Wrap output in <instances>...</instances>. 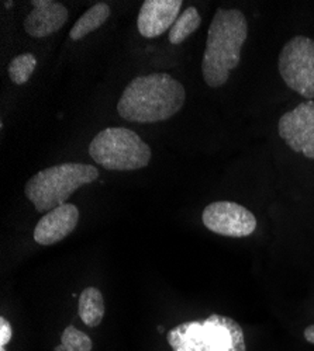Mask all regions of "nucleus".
Returning <instances> with one entry per match:
<instances>
[{"instance_id":"obj_7","label":"nucleus","mask_w":314,"mask_h":351,"mask_svg":"<svg viewBox=\"0 0 314 351\" xmlns=\"http://www.w3.org/2000/svg\"><path fill=\"white\" fill-rule=\"evenodd\" d=\"M202 221L210 232L227 238H247L256 229V217L233 201L209 204L202 214Z\"/></svg>"},{"instance_id":"obj_8","label":"nucleus","mask_w":314,"mask_h":351,"mask_svg":"<svg viewBox=\"0 0 314 351\" xmlns=\"http://www.w3.org/2000/svg\"><path fill=\"white\" fill-rule=\"evenodd\" d=\"M278 132L292 151L314 160V101L307 100L284 112L279 119Z\"/></svg>"},{"instance_id":"obj_16","label":"nucleus","mask_w":314,"mask_h":351,"mask_svg":"<svg viewBox=\"0 0 314 351\" xmlns=\"http://www.w3.org/2000/svg\"><path fill=\"white\" fill-rule=\"evenodd\" d=\"M91 337L78 330L75 326H68L61 336V344L56 346L54 351H92Z\"/></svg>"},{"instance_id":"obj_13","label":"nucleus","mask_w":314,"mask_h":351,"mask_svg":"<svg viewBox=\"0 0 314 351\" xmlns=\"http://www.w3.org/2000/svg\"><path fill=\"white\" fill-rule=\"evenodd\" d=\"M110 17V8L106 3L93 5L88 12H85L71 28L69 37L72 41H79L87 37L88 34L96 32L99 27H102L106 20Z\"/></svg>"},{"instance_id":"obj_10","label":"nucleus","mask_w":314,"mask_h":351,"mask_svg":"<svg viewBox=\"0 0 314 351\" xmlns=\"http://www.w3.org/2000/svg\"><path fill=\"white\" fill-rule=\"evenodd\" d=\"M33 10L24 20V30L33 38H45L61 28L68 21L67 8L54 0H33Z\"/></svg>"},{"instance_id":"obj_1","label":"nucleus","mask_w":314,"mask_h":351,"mask_svg":"<svg viewBox=\"0 0 314 351\" xmlns=\"http://www.w3.org/2000/svg\"><path fill=\"white\" fill-rule=\"evenodd\" d=\"M186 90L181 82L164 72L134 77L124 89L117 111L130 123L166 121L185 104Z\"/></svg>"},{"instance_id":"obj_5","label":"nucleus","mask_w":314,"mask_h":351,"mask_svg":"<svg viewBox=\"0 0 314 351\" xmlns=\"http://www.w3.org/2000/svg\"><path fill=\"white\" fill-rule=\"evenodd\" d=\"M91 158L106 170L133 171L148 166L153 152L134 131L111 127L100 131L89 145Z\"/></svg>"},{"instance_id":"obj_18","label":"nucleus","mask_w":314,"mask_h":351,"mask_svg":"<svg viewBox=\"0 0 314 351\" xmlns=\"http://www.w3.org/2000/svg\"><path fill=\"white\" fill-rule=\"evenodd\" d=\"M303 337H304V340H306L307 343H310V344L314 346V324L310 325V326H307V328H304V330H303Z\"/></svg>"},{"instance_id":"obj_19","label":"nucleus","mask_w":314,"mask_h":351,"mask_svg":"<svg viewBox=\"0 0 314 351\" xmlns=\"http://www.w3.org/2000/svg\"><path fill=\"white\" fill-rule=\"evenodd\" d=\"M12 5H13V2H6V8H12Z\"/></svg>"},{"instance_id":"obj_14","label":"nucleus","mask_w":314,"mask_h":351,"mask_svg":"<svg viewBox=\"0 0 314 351\" xmlns=\"http://www.w3.org/2000/svg\"><path fill=\"white\" fill-rule=\"evenodd\" d=\"M201 13H199V10L194 6H189L182 14H179L175 24L169 30V43L174 45L182 44L190 34H193L197 28L201 27Z\"/></svg>"},{"instance_id":"obj_9","label":"nucleus","mask_w":314,"mask_h":351,"mask_svg":"<svg viewBox=\"0 0 314 351\" xmlns=\"http://www.w3.org/2000/svg\"><path fill=\"white\" fill-rule=\"evenodd\" d=\"M182 5V0H146L137 19L139 34L144 38L162 36L175 24Z\"/></svg>"},{"instance_id":"obj_20","label":"nucleus","mask_w":314,"mask_h":351,"mask_svg":"<svg viewBox=\"0 0 314 351\" xmlns=\"http://www.w3.org/2000/svg\"><path fill=\"white\" fill-rule=\"evenodd\" d=\"M0 351H6V348L5 347H0Z\"/></svg>"},{"instance_id":"obj_3","label":"nucleus","mask_w":314,"mask_h":351,"mask_svg":"<svg viewBox=\"0 0 314 351\" xmlns=\"http://www.w3.org/2000/svg\"><path fill=\"white\" fill-rule=\"evenodd\" d=\"M166 339L174 351H247L238 322L217 313L202 322H183L170 329Z\"/></svg>"},{"instance_id":"obj_17","label":"nucleus","mask_w":314,"mask_h":351,"mask_svg":"<svg viewBox=\"0 0 314 351\" xmlns=\"http://www.w3.org/2000/svg\"><path fill=\"white\" fill-rule=\"evenodd\" d=\"M12 340V325L6 317H0V347H5Z\"/></svg>"},{"instance_id":"obj_2","label":"nucleus","mask_w":314,"mask_h":351,"mask_svg":"<svg viewBox=\"0 0 314 351\" xmlns=\"http://www.w3.org/2000/svg\"><path fill=\"white\" fill-rule=\"evenodd\" d=\"M248 37L245 14L237 9L218 8L208 32L202 73L208 86L221 87L241 61V49Z\"/></svg>"},{"instance_id":"obj_4","label":"nucleus","mask_w":314,"mask_h":351,"mask_svg":"<svg viewBox=\"0 0 314 351\" xmlns=\"http://www.w3.org/2000/svg\"><path fill=\"white\" fill-rule=\"evenodd\" d=\"M99 170L85 163H61L40 170L25 183V197L40 214L58 208L80 187L93 183Z\"/></svg>"},{"instance_id":"obj_6","label":"nucleus","mask_w":314,"mask_h":351,"mask_svg":"<svg viewBox=\"0 0 314 351\" xmlns=\"http://www.w3.org/2000/svg\"><path fill=\"white\" fill-rule=\"evenodd\" d=\"M279 75L289 89L307 100L314 99V41L296 36L283 45L278 58Z\"/></svg>"},{"instance_id":"obj_12","label":"nucleus","mask_w":314,"mask_h":351,"mask_svg":"<svg viewBox=\"0 0 314 351\" xmlns=\"http://www.w3.org/2000/svg\"><path fill=\"white\" fill-rule=\"evenodd\" d=\"M104 300L96 287H88L82 291L78 302V312L85 325L96 328L102 324L104 316Z\"/></svg>"},{"instance_id":"obj_15","label":"nucleus","mask_w":314,"mask_h":351,"mask_svg":"<svg viewBox=\"0 0 314 351\" xmlns=\"http://www.w3.org/2000/svg\"><path fill=\"white\" fill-rule=\"evenodd\" d=\"M37 66V58L30 53H20L16 58H13L12 62L8 66L9 77L16 84H24L30 80L34 69Z\"/></svg>"},{"instance_id":"obj_11","label":"nucleus","mask_w":314,"mask_h":351,"mask_svg":"<svg viewBox=\"0 0 314 351\" xmlns=\"http://www.w3.org/2000/svg\"><path fill=\"white\" fill-rule=\"evenodd\" d=\"M79 221V210L74 204L64 206L47 213L34 229V241L38 245L49 246L61 242L74 232Z\"/></svg>"}]
</instances>
